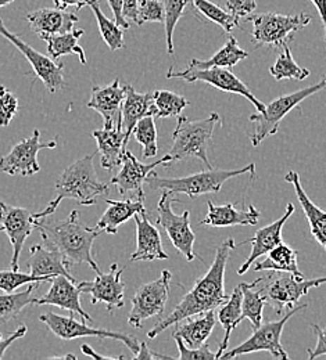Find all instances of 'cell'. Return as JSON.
<instances>
[{"mask_svg": "<svg viewBox=\"0 0 326 360\" xmlns=\"http://www.w3.org/2000/svg\"><path fill=\"white\" fill-rule=\"evenodd\" d=\"M234 248H236V244L232 237L227 238L217 248L215 258L210 269L206 271L204 276L196 280L192 290L187 291L184 295V298L175 307V309L170 315L163 317L147 333V337L150 340H154L164 330H167L168 327H171L173 324H177L184 319L206 314L208 311H215L230 298V295L225 292V288H224V277H225L227 264Z\"/></svg>", "mask_w": 326, "mask_h": 360, "instance_id": "cell-1", "label": "cell"}, {"mask_svg": "<svg viewBox=\"0 0 326 360\" xmlns=\"http://www.w3.org/2000/svg\"><path fill=\"white\" fill-rule=\"evenodd\" d=\"M35 229L41 233L45 245L57 248L70 265L87 264L94 271L100 270L94 261L92 248L94 240L101 231L81 224L78 211H71L64 221L45 222L38 219Z\"/></svg>", "mask_w": 326, "mask_h": 360, "instance_id": "cell-2", "label": "cell"}, {"mask_svg": "<svg viewBox=\"0 0 326 360\" xmlns=\"http://www.w3.org/2000/svg\"><path fill=\"white\" fill-rule=\"evenodd\" d=\"M94 154L87 155L67 167L56 179V195L46 208L35 214L44 219L56 212L63 200H75L81 205H94L97 198L108 191V183L99 180L94 165Z\"/></svg>", "mask_w": 326, "mask_h": 360, "instance_id": "cell-3", "label": "cell"}, {"mask_svg": "<svg viewBox=\"0 0 326 360\" xmlns=\"http://www.w3.org/2000/svg\"><path fill=\"white\" fill-rule=\"evenodd\" d=\"M218 124H221V117L217 112H211L207 118L201 120H187V117L180 115L177 128L173 134V147L168 153L171 162L182 161L187 157H196L211 169L213 165L208 160V147Z\"/></svg>", "mask_w": 326, "mask_h": 360, "instance_id": "cell-4", "label": "cell"}, {"mask_svg": "<svg viewBox=\"0 0 326 360\" xmlns=\"http://www.w3.org/2000/svg\"><path fill=\"white\" fill-rule=\"evenodd\" d=\"M256 175V164H249L239 169H207L199 174H193L184 178H161L154 171L150 172L146 183L151 190H167L173 194H187V197L194 198L204 194L218 193L224 183L237 178L240 175Z\"/></svg>", "mask_w": 326, "mask_h": 360, "instance_id": "cell-5", "label": "cell"}, {"mask_svg": "<svg viewBox=\"0 0 326 360\" xmlns=\"http://www.w3.org/2000/svg\"><path fill=\"white\" fill-rule=\"evenodd\" d=\"M326 89V77L320 82L296 90L289 94L280 96L265 105L264 112H254L250 115L249 122L253 125V131L247 132V136L254 147H258L268 136H274L280 131V122L283 118L294 108H297L306 98Z\"/></svg>", "mask_w": 326, "mask_h": 360, "instance_id": "cell-6", "label": "cell"}, {"mask_svg": "<svg viewBox=\"0 0 326 360\" xmlns=\"http://www.w3.org/2000/svg\"><path fill=\"white\" fill-rule=\"evenodd\" d=\"M246 20L253 24L251 37L256 47L282 49V46L293 41L297 31L306 28L311 22V15L307 13H258L247 15Z\"/></svg>", "mask_w": 326, "mask_h": 360, "instance_id": "cell-7", "label": "cell"}, {"mask_svg": "<svg viewBox=\"0 0 326 360\" xmlns=\"http://www.w3.org/2000/svg\"><path fill=\"white\" fill-rule=\"evenodd\" d=\"M307 308H308V304H303L296 308L291 307L287 309V312L284 315L280 317V320L267 321L264 324L261 323L260 327L254 328V333L250 338H247L244 342H242L239 347L233 348L231 351H225L220 359H234V358H239L243 355L261 352V351L270 352L275 359H289L287 352L284 351L283 345L280 344V337H282L284 324L287 323V320L291 316H294L301 311H306Z\"/></svg>", "mask_w": 326, "mask_h": 360, "instance_id": "cell-8", "label": "cell"}, {"mask_svg": "<svg viewBox=\"0 0 326 360\" xmlns=\"http://www.w3.org/2000/svg\"><path fill=\"white\" fill-rule=\"evenodd\" d=\"M265 280L268 283H263V277L258 278V284L261 285V288L258 290L265 297L267 304L272 305L277 315H282L286 307L291 308L294 304H297L300 298L307 295L311 288L320 287L321 284L326 283V277L304 278L290 273H280L278 276H275V271H271V274L267 276Z\"/></svg>", "mask_w": 326, "mask_h": 360, "instance_id": "cell-9", "label": "cell"}, {"mask_svg": "<svg viewBox=\"0 0 326 360\" xmlns=\"http://www.w3.org/2000/svg\"><path fill=\"white\" fill-rule=\"evenodd\" d=\"M178 202H181L180 198H171V194L167 190H163V194L157 202V224L165 230L175 250L182 254L187 261L192 262L197 257L194 254L196 234L190 226L189 211H185L181 215L174 212L173 204Z\"/></svg>", "mask_w": 326, "mask_h": 360, "instance_id": "cell-10", "label": "cell"}, {"mask_svg": "<svg viewBox=\"0 0 326 360\" xmlns=\"http://www.w3.org/2000/svg\"><path fill=\"white\" fill-rule=\"evenodd\" d=\"M39 320L45 326H47V328L56 337H58L63 341H71V340L82 338V337H96L100 340L110 338V340L123 342L134 355L139 351L140 344L138 342L137 337L124 334V333L89 327L85 323L75 320L73 316L67 317V316L56 315L53 312H47L45 315L39 316Z\"/></svg>", "mask_w": 326, "mask_h": 360, "instance_id": "cell-11", "label": "cell"}, {"mask_svg": "<svg viewBox=\"0 0 326 360\" xmlns=\"http://www.w3.org/2000/svg\"><path fill=\"white\" fill-rule=\"evenodd\" d=\"M171 278V271L163 270L158 278L140 285L131 300L132 308L128 316V323L131 326L140 328L144 320L164 312L170 297Z\"/></svg>", "mask_w": 326, "mask_h": 360, "instance_id": "cell-12", "label": "cell"}, {"mask_svg": "<svg viewBox=\"0 0 326 360\" xmlns=\"http://www.w3.org/2000/svg\"><path fill=\"white\" fill-rule=\"evenodd\" d=\"M167 78L168 79L180 78L189 84L203 82L210 86H214L215 89L243 96L257 108V112L265 111V104L260 101L253 94V91L247 88V85L243 81H240L230 68H224V67H213L207 70H187V68L184 71H174V68H170Z\"/></svg>", "mask_w": 326, "mask_h": 360, "instance_id": "cell-13", "label": "cell"}, {"mask_svg": "<svg viewBox=\"0 0 326 360\" xmlns=\"http://www.w3.org/2000/svg\"><path fill=\"white\" fill-rule=\"evenodd\" d=\"M0 35L6 38L11 45L15 46L20 53L30 61L34 74L44 82L50 93H56L65 88L64 79V64L56 63L53 58L37 51L34 47L28 45L20 35L11 32L0 18Z\"/></svg>", "mask_w": 326, "mask_h": 360, "instance_id": "cell-14", "label": "cell"}, {"mask_svg": "<svg viewBox=\"0 0 326 360\" xmlns=\"http://www.w3.org/2000/svg\"><path fill=\"white\" fill-rule=\"evenodd\" d=\"M57 141L51 140L49 143L41 141V132L34 131V134L23 139L20 143H17L8 154L0 158V171L15 176H31L41 171L39 162H38V153L41 150H50L56 148Z\"/></svg>", "mask_w": 326, "mask_h": 360, "instance_id": "cell-15", "label": "cell"}, {"mask_svg": "<svg viewBox=\"0 0 326 360\" xmlns=\"http://www.w3.org/2000/svg\"><path fill=\"white\" fill-rule=\"evenodd\" d=\"M35 214L25 208L8 205L0 201V231H4L13 247L11 269L20 270V255L27 238L35 229Z\"/></svg>", "mask_w": 326, "mask_h": 360, "instance_id": "cell-16", "label": "cell"}, {"mask_svg": "<svg viewBox=\"0 0 326 360\" xmlns=\"http://www.w3.org/2000/svg\"><path fill=\"white\" fill-rule=\"evenodd\" d=\"M123 269H118L117 264H113L108 273L96 271L92 281H81L78 284L82 294L91 297L92 305L99 302L104 304L108 312L124 307L125 283L121 280Z\"/></svg>", "mask_w": 326, "mask_h": 360, "instance_id": "cell-17", "label": "cell"}, {"mask_svg": "<svg viewBox=\"0 0 326 360\" xmlns=\"http://www.w3.org/2000/svg\"><path fill=\"white\" fill-rule=\"evenodd\" d=\"M170 164H171V157L168 154L164 155L160 161H156L151 164H142L131 151L127 150L123 158V164H121L123 167L120 172L111 178L110 183L118 188V193L121 195H127L132 193L135 194L137 198L144 200L143 184L146 183L150 172L154 171V168L158 165L168 167Z\"/></svg>", "mask_w": 326, "mask_h": 360, "instance_id": "cell-18", "label": "cell"}, {"mask_svg": "<svg viewBox=\"0 0 326 360\" xmlns=\"http://www.w3.org/2000/svg\"><path fill=\"white\" fill-rule=\"evenodd\" d=\"M51 285L42 298H34L32 304L37 307L51 305L68 311L71 316L78 315L84 321H94V319L81 307V290L65 276H54L51 278Z\"/></svg>", "mask_w": 326, "mask_h": 360, "instance_id": "cell-19", "label": "cell"}, {"mask_svg": "<svg viewBox=\"0 0 326 360\" xmlns=\"http://www.w3.org/2000/svg\"><path fill=\"white\" fill-rule=\"evenodd\" d=\"M294 212V205L290 202L286 207V212L280 217L278 221L272 222L271 225L264 226L261 229H258L256 231V234L250 238H247L246 241H243L240 245L250 243L251 244V252L247 257V259L244 261V264L237 270L239 276H243L247 270L251 268V265L261 257L267 255L274 247H277L278 244L282 243V230L283 226L287 222V219L291 217V214Z\"/></svg>", "mask_w": 326, "mask_h": 360, "instance_id": "cell-20", "label": "cell"}, {"mask_svg": "<svg viewBox=\"0 0 326 360\" xmlns=\"http://www.w3.org/2000/svg\"><path fill=\"white\" fill-rule=\"evenodd\" d=\"M27 21L41 39L73 31L80 21L77 13L61 8H39L27 14Z\"/></svg>", "mask_w": 326, "mask_h": 360, "instance_id": "cell-21", "label": "cell"}, {"mask_svg": "<svg viewBox=\"0 0 326 360\" xmlns=\"http://www.w3.org/2000/svg\"><path fill=\"white\" fill-rule=\"evenodd\" d=\"M92 136L97 143V153L100 154L101 167L107 171H113L120 167L128 144V139L123 129L121 117L117 120L114 127L94 131Z\"/></svg>", "mask_w": 326, "mask_h": 360, "instance_id": "cell-22", "label": "cell"}, {"mask_svg": "<svg viewBox=\"0 0 326 360\" xmlns=\"http://www.w3.org/2000/svg\"><path fill=\"white\" fill-rule=\"evenodd\" d=\"M239 204L215 205L213 201H207L208 212L204 219L199 224L211 227H230V226H256L258 224L261 212L254 205H244L242 208Z\"/></svg>", "mask_w": 326, "mask_h": 360, "instance_id": "cell-23", "label": "cell"}, {"mask_svg": "<svg viewBox=\"0 0 326 360\" xmlns=\"http://www.w3.org/2000/svg\"><path fill=\"white\" fill-rule=\"evenodd\" d=\"M137 224V250L131 255V261H161L168 259L167 252L163 248L160 231L153 225L147 217V212L137 214L134 217Z\"/></svg>", "mask_w": 326, "mask_h": 360, "instance_id": "cell-24", "label": "cell"}, {"mask_svg": "<svg viewBox=\"0 0 326 360\" xmlns=\"http://www.w3.org/2000/svg\"><path fill=\"white\" fill-rule=\"evenodd\" d=\"M124 97L125 85L121 86L120 79L117 78L107 86H94L88 108H92L103 117L104 128H111L120 118Z\"/></svg>", "mask_w": 326, "mask_h": 360, "instance_id": "cell-25", "label": "cell"}, {"mask_svg": "<svg viewBox=\"0 0 326 360\" xmlns=\"http://www.w3.org/2000/svg\"><path fill=\"white\" fill-rule=\"evenodd\" d=\"M30 271L34 276L54 277V276H65L71 281L77 283L75 277L70 271V264L64 258V255L53 247L47 245H32L31 247V258L28 259Z\"/></svg>", "mask_w": 326, "mask_h": 360, "instance_id": "cell-26", "label": "cell"}, {"mask_svg": "<svg viewBox=\"0 0 326 360\" xmlns=\"http://www.w3.org/2000/svg\"><path fill=\"white\" fill-rule=\"evenodd\" d=\"M156 108L153 101V93H138L132 85H125V97L121 105V124L125 137L130 141L134 128L142 118L147 115L154 117Z\"/></svg>", "mask_w": 326, "mask_h": 360, "instance_id": "cell-27", "label": "cell"}, {"mask_svg": "<svg viewBox=\"0 0 326 360\" xmlns=\"http://www.w3.org/2000/svg\"><path fill=\"white\" fill-rule=\"evenodd\" d=\"M108 205L104 214L100 217L99 222L94 226L99 231H104L107 234H117L118 227L132 219L137 214L146 212L144 200L139 198H128V200H106Z\"/></svg>", "mask_w": 326, "mask_h": 360, "instance_id": "cell-28", "label": "cell"}, {"mask_svg": "<svg viewBox=\"0 0 326 360\" xmlns=\"http://www.w3.org/2000/svg\"><path fill=\"white\" fill-rule=\"evenodd\" d=\"M284 180L290 183L296 191V197L303 208V212L310 224V230L314 238L322 245L326 251V212L321 210L317 204H314L310 197L307 195L306 190L301 186L300 176L296 171H290L286 174Z\"/></svg>", "mask_w": 326, "mask_h": 360, "instance_id": "cell-29", "label": "cell"}, {"mask_svg": "<svg viewBox=\"0 0 326 360\" xmlns=\"http://www.w3.org/2000/svg\"><path fill=\"white\" fill-rule=\"evenodd\" d=\"M215 320L214 311L187 317L177 323L178 327L174 334L182 338L187 348H200L211 335L215 327Z\"/></svg>", "mask_w": 326, "mask_h": 360, "instance_id": "cell-30", "label": "cell"}, {"mask_svg": "<svg viewBox=\"0 0 326 360\" xmlns=\"http://www.w3.org/2000/svg\"><path fill=\"white\" fill-rule=\"evenodd\" d=\"M256 271H275L290 273L297 277H304L297 264V252L283 241L274 247L263 261L254 265Z\"/></svg>", "mask_w": 326, "mask_h": 360, "instance_id": "cell-31", "label": "cell"}, {"mask_svg": "<svg viewBox=\"0 0 326 360\" xmlns=\"http://www.w3.org/2000/svg\"><path fill=\"white\" fill-rule=\"evenodd\" d=\"M242 298H243V294H242L240 287L237 285L233 290L232 294L230 295V298L218 309L217 317H218V320H220V323L224 328L225 335H224V340H222V342L218 348V352L215 354L217 359H220L222 356V354L228 349V344H230L233 330L244 319L243 312H242Z\"/></svg>", "mask_w": 326, "mask_h": 360, "instance_id": "cell-32", "label": "cell"}, {"mask_svg": "<svg viewBox=\"0 0 326 360\" xmlns=\"http://www.w3.org/2000/svg\"><path fill=\"white\" fill-rule=\"evenodd\" d=\"M247 56H249V53L239 46L236 38L231 37L228 39V42L222 46L211 58H208V60L192 58L187 70H207V68H213V67H224V68L231 70L242 60L247 58Z\"/></svg>", "mask_w": 326, "mask_h": 360, "instance_id": "cell-33", "label": "cell"}, {"mask_svg": "<svg viewBox=\"0 0 326 360\" xmlns=\"http://www.w3.org/2000/svg\"><path fill=\"white\" fill-rule=\"evenodd\" d=\"M85 35L84 30L74 28L73 31L53 35L45 39L47 44V51L50 58L57 61L60 57L67 54H75L80 57V61L82 64H87V56L81 46L78 45L80 39Z\"/></svg>", "mask_w": 326, "mask_h": 360, "instance_id": "cell-34", "label": "cell"}, {"mask_svg": "<svg viewBox=\"0 0 326 360\" xmlns=\"http://www.w3.org/2000/svg\"><path fill=\"white\" fill-rule=\"evenodd\" d=\"M257 281L258 280H254L251 283H240L239 284L242 294H243V298H242L243 317L250 320L253 328H257L261 326L264 307L267 305L265 297L257 288Z\"/></svg>", "mask_w": 326, "mask_h": 360, "instance_id": "cell-35", "label": "cell"}, {"mask_svg": "<svg viewBox=\"0 0 326 360\" xmlns=\"http://www.w3.org/2000/svg\"><path fill=\"white\" fill-rule=\"evenodd\" d=\"M87 6H89L94 11V18L97 21V27L100 31V35L106 45L111 51H117L123 47H125L124 42V30L115 24L114 20H110L106 17L103 10L100 8L99 0H87Z\"/></svg>", "mask_w": 326, "mask_h": 360, "instance_id": "cell-36", "label": "cell"}, {"mask_svg": "<svg viewBox=\"0 0 326 360\" xmlns=\"http://www.w3.org/2000/svg\"><path fill=\"white\" fill-rule=\"evenodd\" d=\"M270 74L277 79H296V81H304L310 77V70L301 68L293 58L291 50L289 44L282 46V53L277 57V61L274 65L270 67Z\"/></svg>", "mask_w": 326, "mask_h": 360, "instance_id": "cell-37", "label": "cell"}, {"mask_svg": "<svg viewBox=\"0 0 326 360\" xmlns=\"http://www.w3.org/2000/svg\"><path fill=\"white\" fill-rule=\"evenodd\" d=\"M34 284H30L27 290L23 292H4L0 294V324H6L7 321L15 319L23 312V309L32 304L34 297Z\"/></svg>", "mask_w": 326, "mask_h": 360, "instance_id": "cell-38", "label": "cell"}, {"mask_svg": "<svg viewBox=\"0 0 326 360\" xmlns=\"http://www.w3.org/2000/svg\"><path fill=\"white\" fill-rule=\"evenodd\" d=\"M154 101V117L156 118H171L182 115V111L190 105V103L181 94L170 90H156L153 93Z\"/></svg>", "mask_w": 326, "mask_h": 360, "instance_id": "cell-39", "label": "cell"}, {"mask_svg": "<svg viewBox=\"0 0 326 360\" xmlns=\"http://www.w3.org/2000/svg\"><path fill=\"white\" fill-rule=\"evenodd\" d=\"M196 11L206 20L220 25L225 32H232L239 28V18L234 17L228 10L221 8L218 4L210 0H190Z\"/></svg>", "mask_w": 326, "mask_h": 360, "instance_id": "cell-40", "label": "cell"}, {"mask_svg": "<svg viewBox=\"0 0 326 360\" xmlns=\"http://www.w3.org/2000/svg\"><path fill=\"white\" fill-rule=\"evenodd\" d=\"M132 135L135 136V140L139 143L143 148L142 154L143 158H153L158 153V144H157V128L154 122L153 115H147L142 118L137 127L134 128Z\"/></svg>", "mask_w": 326, "mask_h": 360, "instance_id": "cell-41", "label": "cell"}, {"mask_svg": "<svg viewBox=\"0 0 326 360\" xmlns=\"http://www.w3.org/2000/svg\"><path fill=\"white\" fill-rule=\"evenodd\" d=\"M190 0H164V27L168 54H174V31Z\"/></svg>", "mask_w": 326, "mask_h": 360, "instance_id": "cell-42", "label": "cell"}, {"mask_svg": "<svg viewBox=\"0 0 326 360\" xmlns=\"http://www.w3.org/2000/svg\"><path fill=\"white\" fill-rule=\"evenodd\" d=\"M53 277H44V276H34L27 274L20 270H0V291L3 292H14L23 285L30 284H41V283H50Z\"/></svg>", "mask_w": 326, "mask_h": 360, "instance_id": "cell-43", "label": "cell"}, {"mask_svg": "<svg viewBox=\"0 0 326 360\" xmlns=\"http://www.w3.org/2000/svg\"><path fill=\"white\" fill-rule=\"evenodd\" d=\"M144 22L164 24V0H139L137 25Z\"/></svg>", "mask_w": 326, "mask_h": 360, "instance_id": "cell-44", "label": "cell"}, {"mask_svg": "<svg viewBox=\"0 0 326 360\" xmlns=\"http://www.w3.org/2000/svg\"><path fill=\"white\" fill-rule=\"evenodd\" d=\"M177 345H178V351H180V360H215L217 355L213 354L210 351L208 344L206 342L204 345H201L200 348H187L185 342L182 341L181 337H178L177 334H173Z\"/></svg>", "mask_w": 326, "mask_h": 360, "instance_id": "cell-45", "label": "cell"}, {"mask_svg": "<svg viewBox=\"0 0 326 360\" xmlns=\"http://www.w3.org/2000/svg\"><path fill=\"white\" fill-rule=\"evenodd\" d=\"M18 111V100L17 97L7 90H3L0 94V127L6 128L13 121L14 115Z\"/></svg>", "mask_w": 326, "mask_h": 360, "instance_id": "cell-46", "label": "cell"}, {"mask_svg": "<svg viewBox=\"0 0 326 360\" xmlns=\"http://www.w3.org/2000/svg\"><path fill=\"white\" fill-rule=\"evenodd\" d=\"M256 8V0H227V10L237 18L250 15Z\"/></svg>", "mask_w": 326, "mask_h": 360, "instance_id": "cell-47", "label": "cell"}, {"mask_svg": "<svg viewBox=\"0 0 326 360\" xmlns=\"http://www.w3.org/2000/svg\"><path fill=\"white\" fill-rule=\"evenodd\" d=\"M313 331L317 335V345L314 349H307L308 352V358L311 360L317 359L320 356H326V327L321 328L318 324H313L311 326Z\"/></svg>", "mask_w": 326, "mask_h": 360, "instance_id": "cell-48", "label": "cell"}, {"mask_svg": "<svg viewBox=\"0 0 326 360\" xmlns=\"http://www.w3.org/2000/svg\"><path fill=\"white\" fill-rule=\"evenodd\" d=\"M27 331H28L27 326L23 324V326H20L14 333H10V334H7V335H3V334L0 333V360L4 358V354H6V351L8 349V347H10L13 342H15L17 340L23 338V337L27 334Z\"/></svg>", "mask_w": 326, "mask_h": 360, "instance_id": "cell-49", "label": "cell"}, {"mask_svg": "<svg viewBox=\"0 0 326 360\" xmlns=\"http://www.w3.org/2000/svg\"><path fill=\"white\" fill-rule=\"evenodd\" d=\"M113 15H114V21L118 27H121L123 30H130L131 24L128 22V20L124 17V0H107Z\"/></svg>", "mask_w": 326, "mask_h": 360, "instance_id": "cell-50", "label": "cell"}, {"mask_svg": "<svg viewBox=\"0 0 326 360\" xmlns=\"http://www.w3.org/2000/svg\"><path fill=\"white\" fill-rule=\"evenodd\" d=\"M134 359L137 360H151V359H170L168 356H163L158 354H154L149 349L146 342H140L139 351L134 355Z\"/></svg>", "mask_w": 326, "mask_h": 360, "instance_id": "cell-51", "label": "cell"}, {"mask_svg": "<svg viewBox=\"0 0 326 360\" xmlns=\"http://www.w3.org/2000/svg\"><path fill=\"white\" fill-rule=\"evenodd\" d=\"M139 0H124V17L137 24Z\"/></svg>", "mask_w": 326, "mask_h": 360, "instance_id": "cell-52", "label": "cell"}, {"mask_svg": "<svg viewBox=\"0 0 326 360\" xmlns=\"http://www.w3.org/2000/svg\"><path fill=\"white\" fill-rule=\"evenodd\" d=\"M54 6L61 10H67L70 6L75 7L77 10H81L87 6V0H53Z\"/></svg>", "mask_w": 326, "mask_h": 360, "instance_id": "cell-53", "label": "cell"}, {"mask_svg": "<svg viewBox=\"0 0 326 360\" xmlns=\"http://www.w3.org/2000/svg\"><path fill=\"white\" fill-rule=\"evenodd\" d=\"M81 351H82V354L84 355H87V356H91V358H94V359L97 360H115V359H124V356H104V355H100V354H97V352H94V348L92 347H89L88 344H84L82 347H81Z\"/></svg>", "mask_w": 326, "mask_h": 360, "instance_id": "cell-54", "label": "cell"}, {"mask_svg": "<svg viewBox=\"0 0 326 360\" xmlns=\"http://www.w3.org/2000/svg\"><path fill=\"white\" fill-rule=\"evenodd\" d=\"M311 3L315 6V8L320 13V17L324 25V41L326 42V0H311Z\"/></svg>", "mask_w": 326, "mask_h": 360, "instance_id": "cell-55", "label": "cell"}, {"mask_svg": "<svg viewBox=\"0 0 326 360\" xmlns=\"http://www.w3.org/2000/svg\"><path fill=\"white\" fill-rule=\"evenodd\" d=\"M14 0H0V8L1 7H6V6H8V4H11Z\"/></svg>", "mask_w": 326, "mask_h": 360, "instance_id": "cell-56", "label": "cell"}, {"mask_svg": "<svg viewBox=\"0 0 326 360\" xmlns=\"http://www.w3.org/2000/svg\"><path fill=\"white\" fill-rule=\"evenodd\" d=\"M6 89V88H4V86H0V94H1V93H3V90Z\"/></svg>", "mask_w": 326, "mask_h": 360, "instance_id": "cell-57", "label": "cell"}]
</instances>
